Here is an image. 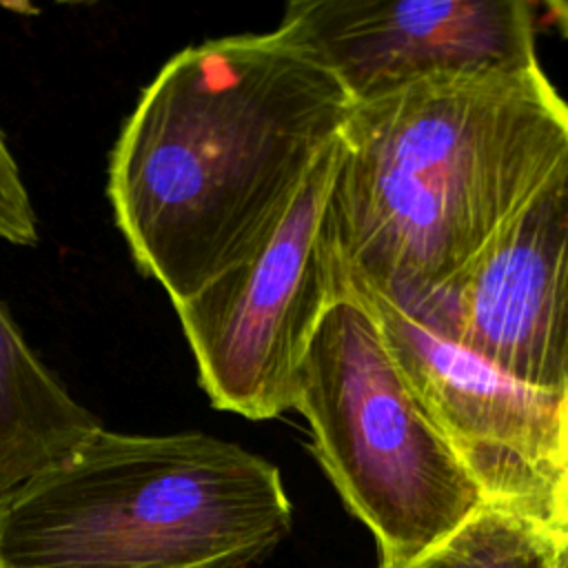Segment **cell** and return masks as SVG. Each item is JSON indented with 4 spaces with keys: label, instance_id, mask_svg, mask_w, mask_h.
I'll use <instances>...</instances> for the list:
<instances>
[{
    "label": "cell",
    "instance_id": "6da1fadb",
    "mask_svg": "<svg viewBox=\"0 0 568 568\" xmlns=\"http://www.w3.org/2000/svg\"><path fill=\"white\" fill-rule=\"evenodd\" d=\"M353 100L280 27L178 51L142 89L109 162L138 271L173 306L242 260L284 213Z\"/></svg>",
    "mask_w": 568,
    "mask_h": 568
},
{
    "label": "cell",
    "instance_id": "7a4b0ae2",
    "mask_svg": "<svg viewBox=\"0 0 568 568\" xmlns=\"http://www.w3.org/2000/svg\"><path fill=\"white\" fill-rule=\"evenodd\" d=\"M566 158L568 102L539 62L353 104L326 200L346 288L435 324L459 275Z\"/></svg>",
    "mask_w": 568,
    "mask_h": 568
},
{
    "label": "cell",
    "instance_id": "3957f363",
    "mask_svg": "<svg viewBox=\"0 0 568 568\" xmlns=\"http://www.w3.org/2000/svg\"><path fill=\"white\" fill-rule=\"evenodd\" d=\"M291 528L264 457L195 430L100 426L0 497V568H260Z\"/></svg>",
    "mask_w": 568,
    "mask_h": 568
},
{
    "label": "cell",
    "instance_id": "277c9868",
    "mask_svg": "<svg viewBox=\"0 0 568 568\" xmlns=\"http://www.w3.org/2000/svg\"><path fill=\"white\" fill-rule=\"evenodd\" d=\"M291 408L342 501L373 532L377 568H410L486 504L351 288L324 313Z\"/></svg>",
    "mask_w": 568,
    "mask_h": 568
},
{
    "label": "cell",
    "instance_id": "5b68a950",
    "mask_svg": "<svg viewBox=\"0 0 568 568\" xmlns=\"http://www.w3.org/2000/svg\"><path fill=\"white\" fill-rule=\"evenodd\" d=\"M342 133L255 246L175 306L217 410L271 419L293 406L304 353L346 280L326 229Z\"/></svg>",
    "mask_w": 568,
    "mask_h": 568
},
{
    "label": "cell",
    "instance_id": "8992f818",
    "mask_svg": "<svg viewBox=\"0 0 568 568\" xmlns=\"http://www.w3.org/2000/svg\"><path fill=\"white\" fill-rule=\"evenodd\" d=\"M353 293L375 313L393 357L486 501L544 524L548 493L568 459V399L515 379L379 295Z\"/></svg>",
    "mask_w": 568,
    "mask_h": 568
},
{
    "label": "cell",
    "instance_id": "52a82bcc",
    "mask_svg": "<svg viewBox=\"0 0 568 568\" xmlns=\"http://www.w3.org/2000/svg\"><path fill=\"white\" fill-rule=\"evenodd\" d=\"M280 29L337 78L353 104L437 75L539 62L532 4L524 0H300Z\"/></svg>",
    "mask_w": 568,
    "mask_h": 568
},
{
    "label": "cell",
    "instance_id": "ba28073f",
    "mask_svg": "<svg viewBox=\"0 0 568 568\" xmlns=\"http://www.w3.org/2000/svg\"><path fill=\"white\" fill-rule=\"evenodd\" d=\"M433 326L568 399V158L468 264Z\"/></svg>",
    "mask_w": 568,
    "mask_h": 568
},
{
    "label": "cell",
    "instance_id": "9c48e42d",
    "mask_svg": "<svg viewBox=\"0 0 568 568\" xmlns=\"http://www.w3.org/2000/svg\"><path fill=\"white\" fill-rule=\"evenodd\" d=\"M100 426L42 364L0 302V497L62 462Z\"/></svg>",
    "mask_w": 568,
    "mask_h": 568
},
{
    "label": "cell",
    "instance_id": "30bf717a",
    "mask_svg": "<svg viewBox=\"0 0 568 568\" xmlns=\"http://www.w3.org/2000/svg\"><path fill=\"white\" fill-rule=\"evenodd\" d=\"M557 541L524 510L486 501L410 568H555Z\"/></svg>",
    "mask_w": 568,
    "mask_h": 568
},
{
    "label": "cell",
    "instance_id": "8fae6325",
    "mask_svg": "<svg viewBox=\"0 0 568 568\" xmlns=\"http://www.w3.org/2000/svg\"><path fill=\"white\" fill-rule=\"evenodd\" d=\"M0 237L16 246L38 244V215L0 131Z\"/></svg>",
    "mask_w": 568,
    "mask_h": 568
},
{
    "label": "cell",
    "instance_id": "7c38bea8",
    "mask_svg": "<svg viewBox=\"0 0 568 568\" xmlns=\"http://www.w3.org/2000/svg\"><path fill=\"white\" fill-rule=\"evenodd\" d=\"M544 526L557 544L568 541V459L561 466V470L548 493V501H546V510H544Z\"/></svg>",
    "mask_w": 568,
    "mask_h": 568
},
{
    "label": "cell",
    "instance_id": "4fadbf2b",
    "mask_svg": "<svg viewBox=\"0 0 568 568\" xmlns=\"http://www.w3.org/2000/svg\"><path fill=\"white\" fill-rule=\"evenodd\" d=\"M548 22L568 38V0H550L544 4Z\"/></svg>",
    "mask_w": 568,
    "mask_h": 568
},
{
    "label": "cell",
    "instance_id": "5bb4252c",
    "mask_svg": "<svg viewBox=\"0 0 568 568\" xmlns=\"http://www.w3.org/2000/svg\"><path fill=\"white\" fill-rule=\"evenodd\" d=\"M555 568H568V541H561V544H557Z\"/></svg>",
    "mask_w": 568,
    "mask_h": 568
}]
</instances>
